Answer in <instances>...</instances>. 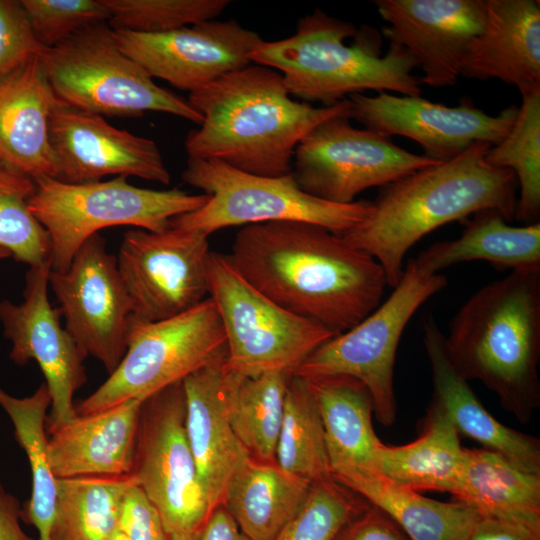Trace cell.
Here are the masks:
<instances>
[{
	"label": "cell",
	"mask_w": 540,
	"mask_h": 540,
	"mask_svg": "<svg viewBox=\"0 0 540 540\" xmlns=\"http://www.w3.org/2000/svg\"><path fill=\"white\" fill-rule=\"evenodd\" d=\"M224 362L211 363L182 381L186 436L213 509L221 504L230 479L251 458L230 422Z\"/></svg>",
	"instance_id": "21"
},
{
	"label": "cell",
	"mask_w": 540,
	"mask_h": 540,
	"mask_svg": "<svg viewBox=\"0 0 540 540\" xmlns=\"http://www.w3.org/2000/svg\"><path fill=\"white\" fill-rule=\"evenodd\" d=\"M226 356V336L210 297L168 319L144 323L131 317L121 362L100 387L75 405L76 414L100 412L132 399L145 401Z\"/></svg>",
	"instance_id": "9"
},
{
	"label": "cell",
	"mask_w": 540,
	"mask_h": 540,
	"mask_svg": "<svg viewBox=\"0 0 540 540\" xmlns=\"http://www.w3.org/2000/svg\"><path fill=\"white\" fill-rule=\"evenodd\" d=\"M389 26L383 35L403 46L431 87L452 86L461 76L468 49L481 32L485 0H375Z\"/></svg>",
	"instance_id": "20"
},
{
	"label": "cell",
	"mask_w": 540,
	"mask_h": 540,
	"mask_svg": "<svg viewBox=\"0 0 540 540\" xmlns=\"http://www.w3.org/2000/svg\"><path fill=\"white\" fill-rule=\"evenodd\" d=\"M521 96L511 129L488 149L485 160L515 174L520 187L515 218L528 225L539 222L540 216V91Z\"/></svg>",
	"instance_id": "36"
},
{
	"label": "cell",
	"mask_w": 540,
	"mask_h": 540,
	"mask_svg": "<svg viewBox=\"0 0 540 540\" xmlns=\"http://www.w3.org/2000/svg\"><path fill=\"white\" fill-rule=\"evenodd\" d=\"M452 496L480 518L511 525L540 539V474L516 467L497 452L465 448L463 474Z\"/></svg>",
	"instance_id": "26"
},
{
	"label": "cell",
	"mask_w": 540,
	"mask_h": 540,
	"mask_svg": "<svg viewBox=\"0 0 540 540\" xmlns=\"http://www.w3.org/2000/svg\"><path fill=\"white\" fill-rule=\"evenodd\" d=\"M208 283L226 336L224 367L229 372L245 377L271 371L293 375L315 349L335 336L263 295L239 274L228 255L210 253Z\"/></svg>",
	"instance_id": "10"
},
{
	"label": "cell",
	"mask_w": 540,
	"mask_h": 540,
	"mask_svg": "<svg viewBox=\"0 0 540 540\" xmlns=\"http://www.w3.org/2000/svg\"><path fill=\"white\" fill-rule=\"evenodd\" d=\"M462 234L437 242L413 260L428 273L468 261H486L497 269H540V223L511 226L501 213L484 209L471 215Z\"/></svg>",
	"instance_id": "29"
},
{
	"label": "cell",
	"mask_w": 540,
	"mask_h": 540,
	"mask_svg": "<svg viewBox=\"0 0 540 540\" xmlns=\"http://www.w3.org/2000/svg\"><path fill=\"white\" fill-rule=\"evenodd\" d=\"M423 343L432 373L431 403L445 413L459 434L499 453L524 471L540 474V440L504 425L485 409L469 381L451 363L445 336L432 315L423 320Z\"/></svg>",
	"instance_id": "23"
},
{
	"label": "cell",
	"mask_w": 540,
	"mask_h": 540,
	"mask_svg": "<svg viewBox=\"0 0 540 540\" xmlns=\"http://www.w3.org/2000/svg\"><path fill=\"white\" fill-rule=\"evenodd\" d=\"M132 483L130 475L58 479L51 540H108Z\"/></svg>",
	"instance_id": "33"
},
{
	"label": "cell",
	"mask_w": 540,
	"mask_h": 540,
	"mask_svg": "<svg viewBox=\"0 0 540 540\" xmlns=\"http://www.w3.org/2000/svg\"><path fill=\"white\" fill-rule=\"evenodd\" d=\"M21 519L18 499L0 483V540H34L21 527Z\"/></svg>",
	"instance_id": "44"
},
{
	"label": "cell",
	"mask_w": 540,
	"mask_h": 540,
	"mask_svg": "<svg viewBox=\"0 0 540 540\" xmlns=\"http://www.w3.org/2000/svg\"><path fill=\"white\" fill-rule=\"evenodd\" d=\"M29 176L0 161V247L29 267L50 262L46 229L29 209L35 192Z\"/></svg>",
	"instance_id": "37"
},
{
	"label": "cell",
	"mask_w": 540,
	"mask_h": 540,
	"mask_svg": "<svg viewBox=\"0 0 540 540\" xmlns=\"http://www.w3.org/2000/svg\"><path fill=\"white\" fill-rule=\"evenodd\" d=\"M108 540H129L120 530H116Z\"/></svg>",
	"instance_id": "47"
},
{
	"label": "cell",
	"mask_w": 540,
	"mask_h": 540,
	"mask_svg": "<svg viewBox=\"0 0 540 540\" xmlns=\"http://www.w3.org/2000/svg\"><path fill=\"white\" fill-rule=\"evenodd\" d=\"M331 476L386 513L409 540H467L480 518L466 504L424 497L374 471H350Z\"/></svg>",
	"instance_id": "30"
},
{
	"label": "cell",
	"mask_w": 540,
	"mask_h": 540,
	"mask_svg": "<svg viewBox=\"0 0 540 540\" xmlns=\"http://www.w3.org/2000/svg\"><path fill=\"white\" fill-rule=\"evenodd\" d=\"M203 117L185 139L190 158L215 160L249 174L292 172L299 142L323 121L351 118V102L314 107L292 99L276 70L255 64L228 73L190 93Z\"/></svg>",
	"instance_id": "2"
},
{
	"label": "cell",
	"mask_w": 540,
	"mask_h": 540,
	"mask_svg": "<svg viewBox=\"0 0 540 540\" xmlns=\"http://www.w3.org/2000/svg\"><path fill=\"white\" fill-rule=\"evenodd\" d=\"M29 209L48 232L52 271H65L81 245L104 228L128 225L153 232L204 205L208 195L177 188L153 190L131 185L126 177L67 183L52 177L34 179Z\"/></svg>",
	"instance_id": "6"
},
{
	"label": "cell",
	"mask_w": 540,
	"mask_h": 540,
	"mask_svg": "<svg viewBox=\"0 0 540 540\" xmlns=\"http://www.w3.org/2000/svg\"><path fill=\"white\" fill-rule=\"evenodd\" d=\"M113 30L162 33L214 20L229 0H102Z\"/></svg>",
	"instance_id": "39"
},
{
	"label": "cell",
	"mask_w": 540,
	"mask_h": 540,
	"mask_svg": "<svg viewBox=\"0 0 540 540\" xmlns=\"http://www.w3.org/2000/svg\"><path fill=\"white\" fill-rule=\"evenodd\" d=\"M117 529L129 540H170L158 510L134 480L123 497Z\"/></svg>",
	"instance_id": "42"
},
{
	"label": "cell",
	"mask_w": 540,
	"mask_h": 540,
	"mask_svg": "<svg viewBox=\"0 0 540 540\" xmlns=\"http://www.w3.org/2000/svg\"><path fill=\"white\" fill-rule=\"evenodd\" d=\"M21 4L36 39L46 49L110 18L102 0H21Z\"/></svg>",
	"instance_id": "40"
},
{
	"label": "cell",
	"mask_w": 540,
	"mask_h": 540,
	"mask_svg": "<svg viewBox=\"0 0 540 540\" xmlns=\"http://www.w3.org/2000/svg\"><path fill=\"white\" fill-rule=\"evenodd\" d=\"M291 376L285 371H271L254 377L229 372L231 425L251 457L255 456L259 461H275Z\"/></svg>",
	"instance_id": "34"
},
{
	"label": "cell",
	"mask_w": 540,
	"mask_h": 540,
	"mask_svg": "<svg viewBox=\"0 0 540 540\" xmlns=\"http://www.w3.org/2000/svg\"><path fill=\"white\" fill-rule=\"evenodd\" d=\"M305 379L321 417L331 475L372 471L382 442L373 428L374 406L368 389L342 375Z\"/></svg>",
	"instance_id": "27"
},
{
	"label": "cell",
	"mask_w": 540,
	"mask_h": 540,
	"mask_svg": "<svg viewBox=\"0 0 540 540\" xmlns=\"http://www.w3.org/2000/svg\"><path fill=\"white\" fill-rule=\"evenodd\" d=\"M486 16L461 76L498 79L521 95L540 91L539 0H485Z\"/></svg>",
	"instance_id": "22"
},
{
	"label": "cell",
	"mask_w": 540,
	"mask_h": 540,
	"mask_svg": "<svg viewBox=\"0 0 540 540\" xmlns=\"http://www.w3.org/2000/svg\"><path fill=\"white\" fill-rule=\"evenodd\" d=\"M45 50L34 35L21 1L0 0V81Z\"/></svg>",
	"instance_id": "41"
},
{
	"label": "cell",
	"mask_w": 540,
	"mask_h": 540,
	"mask_svg": "<svg viewBox=\"0 0 540 540\" xmlns=\"http://www.w3.org/2000/svg\"><path fill=\"white\" fill-rule=\"evenodd\" d=\"M228 257L263 295L335 335L374 311L388 286L383 268L371 255L306 222L243 226Z\"/></svg>",
	"instance_id": "1"
},
{
	"label": "cell",
	"mask_w": 540,
	"mask_h": 540,
	"mask_svg": "<svg viewBox=\"0 0 540 540\" xmlns=\"http://www.w3.org/2000/svg\"><path fill=\"white\" fill-rule=\"evenodd\" d=\"M448 357L527 424L540 407V269L514 270L476 291L453 317Z\"/></svg>",
	"instance_id": "4"
},
{
	"label": "cell",
	"mask_w": 540,
	"mask_h": 540,
	"mask_svg": "<svg viewBox=\"0 0 540 540\" xmlns=\"http://www.w3.org/2000/svg\"><path fill=\"white\" fill-rule=\"evenodd\" d=\"M389 42L381 56L376 32L358 34L352 23L317 8L298 20L292 36L263 40L249 59L279 70L289 94L306 103L332 106L366 90L420 96L416 61L403 46Z\"/></svg>",
	"instance_id": "5"
},
{
	"label": "cell",
	"mask_w": 540,
	"mask_h": 540,
	"mask_svg": "<svg viewBox=\"0 0 540 540\" xmlns=\"http://www.w3.org/2000/svg\"><path fill=\"white\" fill-rule=\"evenodd\" d=\"M336 540H409L386 513L370 506L349 522Z\"/></svg>",
	"instance_id": "43"
},
{
	"label": "cell",
	"mask_w": 540,
	"mask_h": 540,
	"mask_svg": "<svg viewBox=\"0 0 540 540\" xmlns=\"http://www.w3.org/2000/svg\"><path fill=\"white\" fill-rule=\"evenodd\" d=\"M182 179L203 190L208 200L200 208L173 218L170 226L208 236L227 227L277 221L315 224L342 236L362 222L371 209L369 201L338 204L316 198L298 186L292 172L279 177L260 176L215 160L189 157Z\"/></svg>",
	"instance_id": "8"
},
{
	"label": "cell",
	"mask_w": 540,
	"mask_h": 540,
	"mask_svg": "<svg viewBox=\"0 0 540 540\" xmlns=\"http://www.w3.org/2000/svg\"><path fill=\"white\" fill-rule=\"evenodd\" d=\"M143 402L132 399L76 415L53 431L48 456L56 478L130 475Z\"/></svg>",
	"instance_id": "24"
},
{
	"label": "cell",
	"mask_w": 540,
	"mask_h": 540,
	"mask_svg": "<svg viewBox=\"0 0 540 540\" xmlns=\"http://www.w3.org/2000/svg\"><path fill=\"white\" fill-rule=\"evenodd\" d=\"M351 118L365 128L387 136L399 135L417 142L425 156L449 161L475 142L499 143L511 129L518 107L511 105L498 115L486 114L470 99L457 106L434 103L420 96H397L379 92L348 97Z\"/></svg>",
	"instance_id": "17"
},
{
	"label": "cell",
	"mask_w": 540,
	"mask_h": 540,
	"mask_svg": "<svg viewBox=\"0 0 540 540\" xmlns=\"http://www.w3.org/2000/svg\"><path fill=\"white\" fill-rule=\"evenodd\" d=\"M370 506L332 476L314 481L301 508L273 540H336Z\"/></svg>",
	"instance_id": "38"
},
{
	"label": "cell",
	"mask_w": 540,
	"mask_h": 540,
	"mask_svg": "<svg viewBox=\"0 0 540 540\" xmlns=\"http://www.w3.org/2000/svg\"><path fill=\"white\" fill-rule=\"evenodd\" d=\"M465 466V448L459 433L433 403L422 424L420 436L405 445L381 444L373 470L392 483L419 491L454 494Z\"/></svg>",
	"instance_id": "28"
},
{
	"label": "cell",
	"mask_w": 540,
	"mask_h": 540,
	"mask_svg": "<svg viewBox=\"0 0 540 540\" xmlns=\"http://www.w3.org/2000/svg\"><path fill=\"white\" fill-rule=\"evenodd\" d=\"M58 99L41 56L0 81V161L37 179L56 178L49 119Z\"/></svg>",
	"instance_id": "25"
},
{
	"label": "cell",
	"mask_w": 540,
	"mask_h": 540,
	"mask_svg": "<svg viewBox=\"0 0 540 540\" xmlns=\"http://www.w3.org/2000/svg\"><path fill=\"white\" fill-rule=\"evenodd\" d=\"M311 484L251 457L228 482L221 505L249 540H273L301 508Z\"/></svg>",
	"instance_id": "31"
},
{
	"label": "cell",
	"mask_w": 540,
	"mask_h": 540,
	"mask_svg": "<svg viewBox=\"0 0 540 540\" xmlns=\"http://www.w3.org/2000/svg\"><path fill=\"white\" fill-rule=\"evenodd\" d=\"M491 146L475 142L449 161L381 187L366 218L342 237L371 255L394 288L404 273L407 251L431 231L484 209L513 220L518 183L511 170L486 162Z\"/></svg>",
	"instance_id": "3"
},
{
	"label": "cell",
	"mask_w": 540,
	"mask_h": 540,
	"mask_svg": "<svg viewBox=\"0 0 540 540\" xmlns=\"http://www.w3.org/2000/svg\"><path fill=\"white\" fill-rule=\"evenodd\" d=\"M130 476L158 510L170 540L199 533L213 508L186 436L182 381L143 402Z\"/></svg>",
	"instance_id": "12"
},
{
	"label": "cell",
	"mask_w": 540,
	"mask_h": 540,
	"mask_svg": "<svg viewBox=\"0 0 540 540\" xmlns=\"http://www.w3.org/2000/svg\"><path fill=\"white\" fill-rule=\"evenodd\" d=\"M349 117L327 119L297 145L292 174L306 193L349 204L366 189L384 187L439 163L396 145L390 136L353 127Z\"/></svg>",
	"instance_id": "13"
},
{
	"label": "cell",
	"mask_w": 540,
	"mask_h": 540,
	"mask_svg": "<svg viewBox=\"0 0 540 540\" xmlns=\"http://www.w3.org/2000/svg\"><path fill=\"white\" fill-rule=\"evenodd\" d=\"M49 141L60 181L85 183L117 175L170 183V173L153 140L115 128L103 116L59 100L49 119Z\"/></svg>",
	"instance_id": "19"
},
{
	"label": "cell",
	"mask_w": 540,
	"mask_h": 540,
	"mask_svg": "<svg viewBox=\"0 0 540 540\" xmlns=\"http://www.w3.org/2000/svg\"><path fill=\"white\" fill-rule=\"evenodd\" d=\"M446 285L444 274L428 273L410 259L383 303L357 325L320 345L293 375H342L360 381L372 397L378 421L392 425L396 418L394 365L401 336L417 310Z\"/></svg>",
	"instance_id": "11"
},
{
	"label": "cell",
	"mask_w": 540,
	"mask_h": 540,
	"mask_svg": "<svg viewBox=\"0 0 540 540\" xmlns=\"http://www.w3.org/2000/svg\"><path fill=\"white\" fill-rule=\"evenodd\" d=\"M199 534V533H198ZM198 534L186 539V540H198Z\"/></svg>",
	"instance_id": "49"
},
{
	"label": "cell",
	"mask_w": 540,
	"mask_h": 540,
	"mask_svg": "<svg viewBox=\"0 0 540 540\" xmlns=\"http://www.w3.org/2000/svg\"><path fill=\"white\" fill-rule=\"evenodd\" d=\"M198 540H249L228 511L220 504L201 527Z\"/></svg>",
	"instance_id": "45"
},
{
	"label": "cell",
	"mask_w": 540,
	"mask_h": 540,
	"mask_svg": "<svg viewBox=\"0 0 540 540\" xmlns=\"http://www.w3.org/2000/svg\"><path fill=\"white\" fill-rule=\"evenodd\" d=\"M51 405L48 387L42 383L30 396L18 398L0 388V406L14 426L15 438L25 451L31 469V497L22 509V519L38 531V540H51L57 500V478L48 456L47 411Z\"/></svg>",
	"instance_id": "32"
},
{
	"label": "cell",
	"mask_w": 540,
	"mask_h": 540,
	"mask_svg": "<svg viewBox=\"0 0 540 540\" xmlns=\"http://www.w3.org/2000/svg\"><path fill=\"white\" fill-rule=\"evenodd\" d=\"M467 540H540L511 525L479 518Z\"/></svg>",
	"instance_id": "46"
},
{
	"label": "cell",
	"mask_w": 540,
	"mask_h": 540,
	"mask_svg": "<svg viewBox=\"0 0 540 540\" xmlns=\"http://www.w3.org/2000/svg\"><path fill=\"white\" fill-rule=\"evenodd\" d=\"M49 284L60 303L65 329L80 350L102 363L110 375L126 352L132 305L117 257L96 233L78 249L70 266L50 271Z\"/></svg>",
	"instance_id": "15"
},
{
	"label": "cell",
	"mask_w": 540,
	"mask_h": 540,
	"mask_svg": "<svg viewBox=\"0 0 540 540\" xmlns=\"http://www.w3.org/2000/svg\"><path fill=\"white\" fill-rule=\"evenodd\" d=\"M209 236L172 227L125 232L117 257L132 318L155 322L182 314L209 297Z\"/></svg>",
	"instance_id": "14"
},
{
	"label": "cell",
	"mask_w": 540,
	"mask_h": 540,
	"mask_svg": "<svg viewBox=\"0 0 540 540\" xmlns=\"http://www.w3.org/2000/svg\"><path fill=\"white\" fill-rule=\"evenodd\" d=\"M275 463L311 483L331 476L318 407L307 380L299 376L288 383Z\"/></svg>",
	"instance_id": "35"
},
{
	"label": "cell",
	"mask_w": 540,
	"mask_h": 540,
	"mask_svg": "<svg viewBox=\"0 0 540 540\" xmlns=\"http://www.w3.org/2000/svg\"><path fill=\"white\" fill-rule=\"evenodd\" d=\"M118 47L152 78L193 93L251 64L263 41L236 20H209L162 33L113 30Z\"/></svg>",
	"instance_id": "18"
},
{
	"label": "cell",
	"mask_w": 540,
	"mask_h": 540,
	"mask_svg": "<svg viewBox=\"0 0 540 540\" xmlns=\"http://www.w3.org/2000/svg\"><path fill=\"white\" fill-rule=\"evenodd\" d=\"M50 271V262L30 267L23 302H0L4 336L12 343L10 359L20 366L36 361L45 377L51 396L46 418L49 434L77 415L74 394L87 381L84 365L87 356L62 327L60 309L53 308L49 302Z\"/></svg>",
	"instance_id": "16"
},
{
	"label": "cell",
	"mask_w": 540,
	"mask_h": 540,
	"mask_svg": "<svg viewBox=\"0 0 540 540\" xmlns=\"http://www.w3.org/2000/svg\"><path fill=\"white\" fill-rule=\"evenodd\" d=\"M41 61L55 96L71 108L108 117H140L153 111L203 122L188 100L158 86L121 51L107 22L46 49Z\"/></svg>",
	"instance_id": "7"
},
{
	"label": "cell",
	"mask_w": 540,
	"mask_h": 540,
	"mask_svg": "<svg viewBox=\"0 0 540 540\" xmlns=\"http://www.w3.org/2000/svg\"><path fill=\"white\" fill-rule=\"evenodd\" d=\"M10 256L9 252L4 248L0 247V259Z\"/></svg>",
	"instance_id": "48"
}]
</instances>
